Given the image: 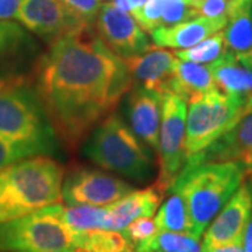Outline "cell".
Returning a JSON list of instances; mask_svg holds the SVG:
<instances>
[{
	"label": "cell",
	"mask_w": 252,
	"mask_h": 252,
	"mask_svg": "<svg viewBox=\"0 0 252 252\" xmlns=\"http://www.w3.org/2000/svg\"><path fill=\"white\" fill-rule=\"evenodd\" d=\"M84 152L95 165L129 180L144 181L150 175L152 158L146 147L115 114L97 126Z\"/></svg>",
	"instance_id": "obj_4"
},
{
	"label": "cell",
	"mask_w": 252,
	"mask_h": 252,
	"mask_svg": "<svg viewBox=\"0 0 252 252\" xmlns=\"http://www.w3.org/2000/svg\"><path fill=\"white\" fill-rule=\"evenodd\" d=\"M132 190L124 180L98 170L80 168L70 172L63 182L62 198L67 205L109 206Z\"/></svg>",
	"instance_id": "obj_10"
},
{
	"label": "cell",
	"mask_w": 252,
	"mask_h": 252,
	"mask_svg": "<svg viewBox=\"0 0 252 252\" xmlns=\"http://www.w3.org/2000/svg\"><path fill=\"white\" fill-rule=\"evenodd\" d=\"M156 227L158 231H171L190 235V220L185 199L177 192H171L160 207L156 216Z\"/></svg>",
	"instance_id": "obj_23"
},
{
	"label": "cell",
	"mask_w": 252,
	"mask_h": 252,
	"mask_svg": "<svg viewBox=\"0 0 252 252\" xmlns=\"http://www.w3.org/2000/svg\"><path fill=\"white\" fill-rule=\"evenodd\" d=\"M224 31L227 52L234 56L252 48V0H238L227 16Z\"/></svg>",
	"instance_id": "obj_20"
},
{
	"label": "cell",
	"mask_w": 252,
	"mask_h": 252,
	"mask_svg": "<svg viewBox=\"0 0 252 252\" xmlns=\"http://www.w3.org/2000/svg\"><path fill=\"white\" fill-rule=\"evenodd\" d=\"M36 98L69 149L111 115L133 87L125 63L93 26L52 41L36 66Z\"/></svg>",
	"instance_id": "obj_1"
},
{
	"label": "cell",
	"mask_w": 252,
	"mask_h": 252,
	"mask_svg": "<svg viewBox=\"0 0 252 252\" xmlns=\"http://www.w3.org/2000/svg\"><path fill=\"white\" fill-rule=\"evenodd\" d=\"M225 26L227 17H196L171 27L156 30L153 32V41L156 45L161 48L187 49L202 42L207 36L224 30Z\"/></svg>",
	"instance_id": "obj_16"
},
{
	"label": "cell",
	"mask_w": 252,
	"mask_h": 252,
	"mask_svg": "<svg viewBox=\"0 0 252 252\" xmlns=\"http://www.w3.org/2000/svg\"><path fill=\"white\" fill-rule=\"evenodd\" d=\"M121 233L129 241V244L136 248L139 244L153 238L154 235L158 233V230L150 217H140V219L133 220L132 223H129Z\"/></svg>",
	"instance_id": "obj_28"
},
{
	"label": "cell",
	"mask_w": 252,
	"mask_h": 252,
	"mask_svg": "<svg viewBox=\"0 0 252 252\" xmlns=\"http://www.w3.org/2000/svg\"><path fill=\"white\" fill-rule=\"evenodd\" d=\"M16 18L28 31L52 41L89 26L74 17L59 0H24Z\"/></svg>",
	"instance_id": "obj_12"
},
{
	"label": "cell",
	"mask_w": 252,
	"mask_h": 252,
	"mask_svg": "<svg viewBox=\"0 0 252 252\" xmlns=\"http://www.w3.org/2000/svg\"><path fill=\"white\" fill-rule=\"evenodd\" d=\"M63 168L58 161L34 156L0 171V223L62 203Z\"/></svg>",
	"instance_id": "obj_3"
},
{
	"label": "cell",
	"mask_w": 252,
	"mask_h": 252,
	"mask_svg": "<svg viewBox=\"0 0 252 252\" xmlns=\"http://www.w3.org/2000/svg\"><path fill=\"white\" fill-rule=\"evenodd\" d=\"M24 38L26 35L17 24L0 21V54L11 49Z\"/></svg>",
	"instance_id": "obj_31"
},
{
	"label": "cell",
	"mask_w": 252,
	"mask_h": 252,
	"mask_svg": "<svg viewBox=\"0 0 252 252\" xmlns=\"http://www.w3.org/2000/svg\"><path fill=\"white\" fill-rule=\"evenodd\" d=\"M59 216L62 221L72 230L74 234L94 231V230H109L108 207L90 206V205H69L63 206L59 203Z\"/></svg>",
	"instance_id": "obj_21"
},
{
	"label": "cell",
	"mask_w": 252,
	"mask_h": 252,
	"mask_svg": "<svg viewBox=\"0 0 252 252\" xmlns=\"http://www.w3.org/2000/svg\"><path fill=\"white\" fill-rule=\"evenodd\" d=\"M99 1H101V0H99Z\"/></svg>",
	"instance_id": "obj_38"
},
{
	"label": "cell",
	"mask_w": 252,
	"mask_h": 252,
	"mask_svg": "<svg viewBox=\"0 0 252 252\" xmlns=\"http://www.w3.org/2000/svg\"><path fill=\"white\" fill-rule=\"evenodd\" d=\"M133 81V87L154 91L162 97L172 94L177 56L161 46H152L146 52L122 59Z\"/></svg>",
	"instance_id": "obj_13"
},
{
	"label": "cell",
	"mask_w": 252,
	"mask_h": 252,
	"mask_svg": "<svg viewBox=\"0 0 252 252\" xmlns=\"http://www.w3.org/2000/svg\"><path fill=\"white\" fill-rule=\"evenodd\" d=\"M76 252H135L122 233L94 230L76 234Z\"/></svg>",
	"instance_id": "obj_22"
},
{
	"label": "cell",
	"mask_w": 252,
	"mask_h": 252,
	"mask_svg": "<svg viewBox=\"0 0 252 252\" xmlns=\"http://www.w3.org/2000/svg\"><path fill=\"white\" fill-rule=\"evenodd\" d=\"M243 252H252V215L243 237Z\"/></svg>",
	"instance_id": "obj_34"
},
{
	"label": "cell",
	"mask_w": 252,
	"mask_h": 252,
	"mask_svg": "<svg viewBox=\"0 0 252 252\" xmlns=\"http://www.w3.org/2000/svg\"><path fill=\"white\" fill-rule=\"evenodd\" d=\"M252 109V99L227 95L219 90L189 102L187 114V158L202 153Z\"/></svg>",
	"instance_id": "obj_6"
},
{
	"label": "cell",
	"mask_w": 252,
	"mask_h": 252,
	"mask_svg": "<svg viewBox=\"0 0 252 252\" xmlns=\"http://www.w3.org/2000/svg\"><path fill=\"white\" fill-rule=\"evenodd\" d=\"M162 193L156 188L132 190L112 205H109V219L111 231H122L126 225L140 217H152L160 206Z\"/></svg>",
	"instance_id": "obj_17"
},
{
	"label": "cell",
	"mask_w": 252,
	"mask_h": 252,
	"mask_svg": "<svg viewBox=\"0 0 252 252\" xmlns=\"http://www.w3.org/2000/svg\"><path fill=\"white\" fill-rule=\"evenodd\" d=\"M189 158L205 162H238L248 167L252 162V109L215 143Z\"/></svg>",
	"instance_id": "obj_14"
},
{
	"label": "cell",
	"mask_w": 252,
	"mask_h": 252,
	"mask_svg": "<svg viewBox=\"0 0 252 252\" xmlns=\"http://www.w3.org/2000/svg\"><path fill=\"white\" fill-rule=\"evenodd\" d=\"M202 252H243V241L215 247V248H202Z\"/></svg>",
	"instance_id": "obj_33"
},
{
	"label": "cell",
	"mask_w": 252,
	"mask_h": 252,
	"mask_svg": "<svg viewBox=\"0 0 252 252\" xmlns=\"http://www.w3.org/2000/svg\"><path fill=\"white\" fill-rule=\"evenodd\" d=\"M94 30L102 44L121 59L143 54L152 48L146 32L135 17L118 9L114 3H104L101 6Z\"/></svg>",
	"instance_id": "obj_9"
},
{
	"label": "cell",
	"mask_w": 252,
	"mask_h": 252,
	"mask_svg": "<svg viewBox=\"0 0 252 252\" xmlns=\"http://www.w3.org/2000/svg\"><path fill=\"white\" fill-rule=\"evenodd\" d=\"M45 117L38 98L18 86L0 87V137L49 144L52 126Z\"/></svg>",
	"instance_id": "obj_7"
},
{
	"label": "cell",
	"mask_w": 252,
	"mask_h": 252,
	"mask_svg": "<svg viewBox=\"0 0 252 252\" xmlns=\"http://www.w3.org/2000/svg\"><path fill=\"white\" fill-rule=\"evenodd\" d=\"M187 101L180 95L168 94L162 99L161 124L158 136L160 174L156 188L162 195L171 190L172 184L187 162Z\"/></svg>",
	"instance_id": "obj_8"
},
{
	"label": "cell",
	"mask_w": 252,
	"mask_h": 252,
	"mask_svg": "<svg viewBox=\"0 0 252 252\" xmlns=\"http://www.w3.org/2000/svg\"><path fill=\"white\" fill-rule=\"evenodd\" d=\"M247 175H250L252 180V162L248 165V167H247Z\"/></svg>",
	"instance_id": "obj_37"
},
{
	"label": "cell",
	"mask_w": 252,
	"mask_h": 252,
	"mask_svg": "<svg viewBox=\"0 0 252 252\" xmlns=\"http://www.w3.org/2000/svg\"><path fill=\"white\" fill-rule=\"evenodd\" d=\"M135 252H202L199 238L182 233L160 231L153 238L139 244Z\"/></svg>",
	"instance_id": "obj_24"
},
{
	"label": "cell",
	"mask_w": 252,
	"mask_h": 252,
	"mask_svg": "<svg viewBox=\"0 0 252 252\" xmlns=\"http://www.w3.org/2000/svg\"><path fill=\"white\" fill-rule=\"evenodd\" d=\"M132 89L133 91L127 97V115L132 130L139 139L157 152L164 97L140 87Z\"/></svg>",
	"instance_id": "obj_15"
},
{
	"label": "cell",
	"mask_w": 252,
	"mask_h": 252,
	"mask_svg": "<svg viewBox=\"0 0 252 252\" xmlns=\"http://www.w3.org/2000/svg\"><path fill=\"white\" fill-rule=\"evenodd\" d=\"M0 252H76V234L59 216V203L0 223Z\"/></svg>",
	"instance_id": "obj_5"
},
{
	"label": "cell",
	"mask_w": 252,
	"mask_h": 252,
	"mask_svg": "<svg viewBox=\"0 0 252 252\" xmlns=\"http://www.w3.org/2000/svg\"><path fill=\"white\" fill-rule=\"evenodd\" d=\"M235 58H237V61L241 63L243 66H245L247 69H251L252 70V48L248 52L238 55V56H235Z\"/></svg>",
	"instance_id": "obj_35"
},
{
	"label": "cell",
	"mask_w": 252,
	"mask_h": 252,
	"mask_svg": "<svg viewBox=\"0 0 252 252\" xmlns=\"http://www.w3.org/2000/svg\"><path fill=\"white\" fill-rule=\"evenodd\" d=\"M49 149L48 143L39 142H17L0 137V171L14 162L34 157L38 153H45Z\"/></svg>",
	"instance_id": "obj_26"
},
{
	"label": "cell",
	"mask_w": 252,
	"mask_h": 252,
	"mask_svg": "<svg viewBox=\"0 0 252 252\" xmlns=\"http://www.w3.org/2000/svg\"><path fill=\"white\" fill-rule=\"evenodd\" d=\"M225 54H227V45H225L224 31L221 30L213 35L207 36L206 39H203L196 45L175 52V56L181 61H187V62L210 64L221 59Z\"/></svg>",
	"instance_id": "obj_25"
},
{
	"label": "cell",
	"mask_w": 252,
	"mask_h": 252,
	"mask_svg": "<svg viewBox=\"0 0 252 252\" xmlns=\"http://www.w3.org/2000/svg\"><path fill=\"white\" fill-rule=\"evenodd\" d=\"M215 90L217 89L210 64L187 62L177 58L172 83L174 95H180L187 102H192Z\"/></svg>",
	"instance_id": "obj_18"
},
{
	"label": "cell",
	"mask_w": 252,
	"mask_h": 252,
	"mask_svg": "<svg viewBox=\"0 0 252 252\" xmlns=\"http://www.w3.org/2000/svg\"><path fill=\"white\" fill-rule=\"evenodd\" d=\"M238 0H202L199 4V17H227Z\"/></svg>",
	"instance_id": "obj_30"
},
{
	"label": "cell",
	"mask_w": 252,
	"mask_h": 252,
	"mask_svg": "<svg viewBox=\"0 0 252 252\" xmlns=\"http://www.w3.org/2000/svg\"><path fill=\"white\" fill-rule=\"evenodd\" d=\"M23 1L24 0H0V20L16 17Z\"/></svg>",
	"instance_id": "obj_32"
},
{
	"label": "cell",
	"mask_w": 252,
	"mask_h": 252,
	"mask_svg": "<svg viewBox=\"0 0 252 252\" xmlns=\"http://www.w3.org/2000/svg\"><path fill=\"white\" fill-rule=\"evenodd\" d=\"M245 177L247 167L238 162H205L187 158L170 192L180 193L187 202L192 237H202Z\"/></svg>",
	"instance_id": "obj_2"
},
{
	"label": "cell",
	"mask_w": 252,
	"mask_h": 252,
	"mask_svg": "<svg viewBox=\"0 0 252 252\" xmlns=\"http://www.w3.org/2000/svg\"><path fill=\"white\" fill-rule=\"evenodd\" d=\"M165 0H147L142 7L133 10L130 14L144 32L153 34L161 26V16Z\"/></svg>",
	"instance_id": "obj_27"
},
{
	"label": "cell",
	"mask_w": 252,
	"mask_h": 252,
	"mask_svg": "<svg viewBox=\"0 0 252 252\" xmlns=\"http://www.w3.org/2000/svg\"><path fill=\"white\" fill-rule=\"evenodd\" d=\"M126 1H127V4H129V9H130V13H132L133 10L142 7V6H143L147 0H126Z\"/></svg>",
	"instance_id": "obj_36"
},
{
	"label": "cell",
	"mask_w": 252,
	"mask_h": 252,
	"mask_svg": "<svg viewBox=\"0 0 252 252\" xmlns=\"http://www.w3.org/2000/svg\"><path fill=\"white\" fill-rule=\"evenodd\" d=\"M66 9L72 13L74 17L81 20L83 23L93 26L98 16L101 3L99 0H59Z\"/></svg>",
	"instance_id": "obj_29"
},
{
	"label": "cell",
	"mask_w": 252,
	"mask_h": 252,
	"mask_svg": "<svg viewBox=\"0 0 252 252\" xmlns=\"http://www.w3.org/2000/svg\"><path fill=\"white\" fill-rule=\"evenodd\" d=\"M252 215V180L243 182L207 225L202 248L241 243Z\"/></svg>",
	"instance_id": "obj_11"
},
{
	"label": "cell",
	"mask_w": 252,
	"mask_h": 252,
	"mask_svg": "<svg viewBox=\"0 0 252 252\" xmlns=\"http://www.w3.org/2000/svg\"><path fill=\"white\" fill-rule=\"evenodd\" d=\"M215 86L220 93L252 99V70L237 61L234 55L227 54L210 63Z\"/></svg>",
	"instance_id": "obj_19"
}]
</instances>
